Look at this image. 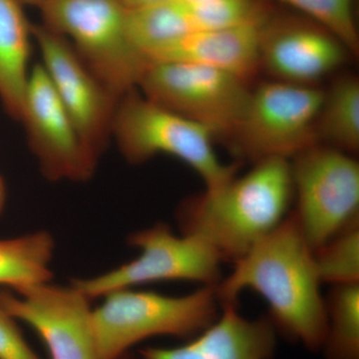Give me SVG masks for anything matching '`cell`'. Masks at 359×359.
Returning <instances> with one entry per match:
<instances>
[{
  "mask_svg": "<svg viewBox=\"0 0 359 359\" xmlns=\"http://www.w3.org/2000/svg\"><path fill=\"white\" fill-rule=\"evenodd\" d=\"M313 252L294 212L233 264L215 287L219 306L238 304L244 290L268 302L276 332L311 351H320L327 332V309Z\"/></svg>",
  "mask_w": 359,
  "mask_h": 359,
  "instance_id": "obj_1",
  "label": "cell"
},
{
  "mask_svg": "<svg viewBox=\"0 0 359 359\" xmlns=\"http://www.w3.org/2000/svg\"><path fill=\"white\" fill-rule=\"evenodd\" d=\"M294 197L290 161L269 158L184 201L177 221L182 235L200 238L223 263L233 264L287 218Z\"/></svg>",
  "mask_w": 359,
  "mask_h": 359,
  "instance_id": "obj_2",
  "label": "cell"
},
{
  "mask_svg": "<svg viewBox=\"0 0 359 359\" xmlns=\"http://www.w3.org/2000/svg\"><path fill=\"white\" fill-rule=\"evenodd\" d=\"M92 311V327L99 359H124L131 347L159 335L192 339L219 316L215 287L169 297L124 289L106 294Z\"/></svg>",
  "mask_w": 359,
  "mask_h": 359,
  "instance_id": "obj_3",
  "label": "cell"
},
{
  "mask_svg": "<svg viewBox=\"0 0 359 359\" xmlns=\"http://www.w3.org/2000/svg\"><path fill=\"white\" fill-rule=\"evenodd\" d=\"M44 25L72 40L78 55L117 99L140 83L150 62L132 43L120 0H47Z\"/></svg>",
  "mask_w": 359,
  "mask_h": 359,
  "instance_id": "obj_4",
  "label": "cell"
},
{
  "mask_svg": "<svg viewBox=\"0 0 359 359\" xmlns=\"http://www.w3.org/2000/svg\"><path fill=\"white\" fill-rule=\"evenodd\" d=\"M112 136L130 164L171 155L192 168L205 189L222 186L238 174V165L219 160L210 130L149 100L136 89L119 101Z\"/></svg>",
  "mask_w": 359,
  "mask_h": 359,
  "instance_id": "obj_5",
  "label": "cell"
},
{
  "mask_svg": "<svg viewBox=\"0 0 359 359\" xmlns=\"http://www.w3.org/2000/svg\"><path fill=\"white\" fill-rule=\"evenodd\" d=\"M325 91L316 86L264 82L250 91L231 148L252 164L269 158L292 160L320 144L316 133Z\"/></svg>",
  "mask_w": 359,
  "mask_h": 359,
  "instance_id": "obj_6",
  "label": "cell"
},
{
  "mask_svg": "<svg viewBox=\"0 0 359 359\" xmlns=\"http://www.w3.org/2000/svg\"><path fill=\"white\" fill-rule=\"evenodd\" d=\"M295 209L302 235L314 252L359 222V163L327 145L313 146L290 160Z\"/></svg>",
  "mask_w": 359,
  "mask_h": 359,
  "instance_id": "obj_7",
  "label": "cell"
},
{
  "mask_svg": "<svg viewBox=\"0 0 359 359\" xmlns=\"http://www.w3.org/2000/svg\"><path fill=\"white\" fill-rule=\"evenodd\" d=\"M249 83L205 66L152 62L138 87L149 100L198 123L215 138L231 141L249 102Z\"/></svg>",
  "mask_w": 359,
  "mask_h": 359,
  "instance_id": "obj_8",
  "label": "cell"
},
{
  "mask_svg": "<svg viewBox=\"0 0 359 359\" xmlns=\"http://www.w3.org/2000/svg\"><path fill=\"white\" fill-rule=\"evenodd\" d=\"M128 243L141 250L137 259L96 278L72 280L71 285L91 301L145 283L187 280L216 287L223 278V261L216 250L193 236L178 237L166 224L131 233Z\"/></svg>",
  "mask_w": 359,
  "mask_h": 359,
  "instance_id": "obj_9",
  "label": "cell"
},
{
  "mask_svg": "<svg viewBox=\"0 0 359 359\" xmlns=\"http://www.w3.org/2000/svg\"><path fill=\"white\" fill-rule=\"evenodd\" d=\"M43 67L82 141L99 160L112 137L119 99L90 71L69 40L45 25L32 26Z\"/></svg>",
  "mask_w": 359,
  "mask_h": 359,
  "instance_id": "obj_10",
  "label": "cell"
},
{
  "mask_svg": "<svg viewBox=\"0 0 359 359\" xmlns=\"http://www.w3.org/2000/svg\"><path fill=\"white\" fill-rule=\"evenodd\" d=\"M21 122L45 178L84 182L93 176L98 160L85 146L43 65L30 71Z\"/></svg>",
  "mask_w": 359,
  "mask_h": 359,
  "instance_id": "obj_11",
  "label": "cell"
},
{
  "mask_svg": "<svg viewBox=\"0 0 359 359\" xmlns=\"http://www.w3.org/2000/svg\"><path fill=\"white\" fill-rule=\"evenodd\" d=\"M18 294V297L0 290V304L36 332L51 359H99L86 295L72 285L58 287L49 283Z\"/></svg>",
  "mask_w": 359,
  "mask_h": 359,
  "instance_id": "obj_12",
  "label": "cell"
},
{
  "mask_svg": "<svg viewBox=\"0 0 359 359\" xmlns=\"http://www.w3.org/2000/svg\"><path fill=\"white\" fill-rule=\"evenodd\" d=\"M344 44L321 26L266 21L261 45V67L278 81L316 86L346 62Z\"/></svg>",
  "mask_w": 359,
  "mask_h": 359,
  "instance_id": "obj_13",
  "label": "cell"
},
{
  "mask_svg": "<svg viewBox=\"0 0 359 359\" xmlns=\"http://www.w3.org/2000/svg\"><path fill=\"white\" fill-rule=\"evenodd\" d=\"M219 306L216 320L186 344L145 347L141 359H273L278 332L269 318H245L238 304Z\"/></svg>",
  "mask_w": 359,
  "mask_h": 359,
  "instance_id": "obj_14",
  "label": "cell"
},
{
  "mask_svg": "<svg viewBox=\"0 0 359 359\" xmlns=\"http://www.w3.org/2000/svg\"><path fill=\"white\" fill-rule=\"evenodd\" d=\"M266 21L189 33L154 54L150 62L205 66L249 83L262 68L261 45Z\"/></svg>",
  "mask_w": 359,
  "mask_h": 359,
  "instance_id": "obj_15",
  "label": "cell"
},
{
  "mask_svg": "<svg viewBox=\"0 0 359 359\" xmlns=\"http://www.w3.org/2000/svg\"><path fill=\"white\" fill-rule=\"evenodd\" d=\"M20 0H0V98L11 118L21 121L30 72L32 26Z\"/></svg>",
  "mask_w": 359,
  "mask_h": 359,
  "instance_id": "obj_16",
  "label": "cell"
},
{
  "mask_svg": "<svg viewBox=\"0 0 359 359\" xmlns=\"http://www.w3.org/2000/svg\"><path fill=\"white\" fill-rule=\"evenodd\" d=\"M126 23L130 40L149 62L168 45L196 32L188 8L180 0L127 9Z\"/></svg>",
  "mask_w": 359,
  "mask_h": 359,
  "instance_id": "obj_17",
  "label": "cell"
},
{
  "mask_svg": "<svg viewBox=\"0 0 359 359\" xmlns=\"http://www.w3.org/2000/svg\"><path fill=\"white\" fill-rule=\"evenodd\" d=\"M318 142L355 156L359 152V80L344 76L325 91L318 114Z\"/></svg>",
  "mask_w": 359,
  "mask_h": 359,
  "instance_id": "obj_18",
  "label": "cell"
},
{
  "mask_svg": "<svg viewBox=\"0 0 359 359\" xmlns=\"http://www.w3.org/2000/svg\"><path fill=\"white\" fill-rule=\"evenodd\" d=\"M54 241L47 231L0 240V285L16 292L49 283Z\"/></svg>",
  "mask_w": 359,
  "mask_h": 359,
  "instance_id": "obj_19",
  "label": "cell"
},
{
  "mask_svg": "<svg viewBox=\"0 0 359 359\" xmlns=\"http://www.w3.org/2000/svg\"><path fill=\"white\" fill-rule=\"evenodd\" d=\"M325 301V359H359V283L332 285Z\"/></svg>",
  "mask_w": 359,
  "mask_h": 359,
  "instance_id": "obj_20",
  "label": "cell"
},
{
  "mask_svg": "<svg viewBox=\"0 0 359 359\" xmlns=\"http://www.w3.org/2000/svg\"><path fill=\"white\" fill-rule=\"evenodd\" d=\"M313 257L321 283H359V222L314 250Z\"/></svg>",
  "mask_w": 359,
  "mask_h": 359,
  "instance_id": "obj_21",
  "label": "cell"
},
{
  "mask_svg": "<svg viewBox=\"0 0 359 359\" xmlns=\"http://www.w3.org/2000/svg\"><path fill=\"white\" fill-rule=\"evenodd\" d=\"M302 11L358 55L359 36L353 14V0H278Z\"/></svg>",
  "mask_w": 359,
  "mask_h": 359,
  "instance_id": "obj_22",
  "label": "cell"
},
{
  "mask_svg": "<svg viewBox=\"0 0 359 359\" xmlns=\"http://www.w3.org/2000/svg\"><path fill=\"white\" fill-rule=\"evenodd\" d=\"M186 6L196 32L221 29L266 20L254 0H219Z\"/></svg>",
  "mask_w": 359,
  "mask_h": 359,
  "instance_id": "obj_23",
  "label": "cell"
},
{
  "mask_svg": "<svg viewBox=\"0 0 359 359\" xmlns=\"http://www.w3.org/2000/svg\"><path fill=\"white\" fill-rule=\"evenodd\" d=\"M14 320L0 304V359H41L26 342Z\"/></svg>",
  "mask_w": 359,
  "mask_h": 359,
  "instance_id": "obj_24",
  "label": "cell"
},
{
  "mask_svg": "<svg viewBox=\"0 0 359 359\" xmlns=\"http://www.w3.org/2000/svg\"><path fill=\"white\" fill-rule=\"evenodd\" d=\"M164 1H168V0H120V2L127 9L139 8V7L152 6V4Z\"/></svg>",
  "mask_w": 359,
  "mask_h": 359,
  "instance_id": "obj_25",
  "label": "cell"
},
{
  "mask_svg": "<svg viewBox=\"0 0 359 359\" xmlns=\"http://www.w3.org/2000/svg\"><path fill=\"white\" fill-rule=\"evenodd\" d=\"M6 200V189L4 179L0 177V214L4 211V205Z\"/></svg>",
  "mask_w": 359,
  "mask_h": 359,
  "instance_id": "obj_26",
  "label": "cell"
},
{
  "mask_svg": "<svg viewBox=\"0 0 359 359\" xmlns=\"http://www.w3.org/2000/svg\"><path fill=\"white\" fill-rule=\"evenodd\" d=\"M186 6H198V4H211V2L219 1V0H180Z\"/></svg>",
  "mask_w": 359,
  "mask_h": 359,
  "instance_id": "obj_27",
  "label": "cell"
},
{
  "mask_svg": "<svg viewBox=\"0 0 359 359\" xmlns=\"http://www.w3.org/2000/svg\"><path fill=\"white\" fill-rule=\"evenodd\" d=\"M21 4H28V6H36L41 8L42 6L47 0H20Z\"/></svg>",
  "mask_w": 359,
  "mask_h": 359,
  "instance_id": "obj_28",
  "label": "cell"
}]
</instances>
